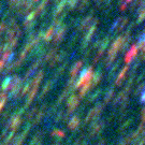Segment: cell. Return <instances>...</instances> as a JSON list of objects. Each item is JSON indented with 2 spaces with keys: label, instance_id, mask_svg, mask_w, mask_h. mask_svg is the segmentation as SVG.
<instances>
[{
  "label": "cell",
  "instance_id": "obj_1",
  "mask_svg": "<svg viewBox=\"0 0 145 145\" xmlns=\"http://www.w3.org/2000/svg\"><path fill=\"white\" fill-rule=\"evenodd\" d=\"M137 52H138V46H137V45H133V46L131 47L129 51L127 52V54H126V56H125V61L127 62V63H129V62L133 59V57L137 55Z\"/></svg>",
  "mask_w": 145,
  "mask_h": 145
},
{
  "label": "cell",
  "instance_id": "obj_2",
  "mask_svg": "<svg viewBox=\"0 0 145 145\" xmlns=\"http://www.w3.org/2000/svg\"><path fill=\"white\" fill-rule=\"evenodd\" d=\"M126 24H127V20H126V18H124V17L118 18V20L114 23V25H113V29H114V30H120V29H121Z\"/></svg>",
  "mask_w": 145,
  "mask_h": 145
},
{
  "label": "cell",
  "instance_id": "obj_3",
  "mask_svg": "<svg viewBox=\"0 0 145 145\" xmlns=\"http://www.w3.org/2000/svg\"><path fill=\"white\" fill-rule=\"evenodd\" d=\"M65 32H66V28L65 27H62V28H58L57 32L55 33V36H54V41L55 42H58L60 41L62 39V37L65 35Z\"/></svg>",
  "mask_w": 145,
  "mask_h": 145
},
{
  "label": "cell",
  "instance_id": "obj_4",
  "mask_svg": "<svg viewBox=\"0 0 145 145\" xmlns=\"http://www.w3.org/2000/svg\"><path fill=\"white\" fill-rule=\"evenodd\" d=\"M53 32H54V26L50 27V29L44 33V36H43V39L45 40V41H48L53 36Z\"/></svg>",
  "mask_w": 145,
  "mask_h": 145
},
{
  "label": "cell",
  "instance_id": "obj_5",
  "mask_svg": "<svg viewBox=\"0 0 145 145\" xmlns=\"http://www.w3.org/2000/svg\"><path fill=\"white\" fill-rule=\"evenodd\" d=\"M82 67V61H78L76 62L74 66H73L72 70H71V75H74V74H76V72L78 71V69Z\"/></svg>",
  "mask_w": 145,
  "mask_h": 145
},
{
  "label": "cell",
  "instance_id": "obj_6",
  "mask_svg": "<svg viewBox=\"0 0 145 145\" xmlns=\"http://www.w3.org/2000/svg\"><path fill=\"white\" fill-rule=\"evenodd\" d=\"M127 70H128L127 68H124V69L121 70V72H120V74H119V76L117 78V82H116V83H117V84L120 83V82H121V81L124 80V78H125V75H126V73H127Z\"/></svg>",
  "mask_w": 145,
  "mask_h": 145
},
{
  "label": "cell",
  "instance_id": "obj_7",
  "mask_svg": "<svg viewBox=\"0 0 145 145\" xmlns=\"http://www.w3.org/2000/svg\"><path fill=\"white\" fill-rule=\"evenodd\" d=\"M145 18V8L141 10L140 14H139V22H142Z\"/></svg>",
  "mask_w": 145,
  "mask_h": 145
},
{
  "label": "cell",
  "instance_id": "obj_8",
  "mask_svg": "<svg viewBox=\"0 0 145 145\" xmlns=\"http://www.w3.org/2000/svg\"><path fill=\"white\" fill-rule=\"evenodd\" d=\"M90 21H91V18H90V17H87V18H86V20L82 23V26H81V27H82V28H86V26H87L88 24L90 23Z\"/></svg>",
  "mask_w": 145,
  "mask_h": 145
},
{
  "label": "cell",
  "instance_id": "obj_9",
  "mask_svg": "<svg viewBox=\"0 0 145 145\" xmlns=\"http://www.w3.org/2000/svg\"><path fill=\"white\" fill-rule=\"evenodd\" d=\"M5 22H2L1 24H0V35H1V32L5 30Z\"/></svg>",
  "mask_w": 145,
  "mask_h": 145
},
{
  "label": "cell",
  "instance_id": "obj_10",
  "mask_svg": "<svg viewBox=\"0 0 145 145\" xmlns=\"http://www.w3.org/2000/svg\"><path fill=\"white\" fill-rule=\"evenodd\" d=\"M130 1H132V0H124L125 3H127V2H130Z\"/></svg>",
  "mask_w": 145,
  "mask_h": 145
},
{
  "label": "cell",
  "instance_id": "obj_11",
  "mask_svg": "<svg viewBox=\"0 0 145 145\" xmlns=\"http://www.w3.org/2000/svg\"><path fill=\"white\" fill-rule=\"evenodd\" d=\"M33 1H37V0H33Z\"/></svg>",
  "mask_w": 145,
  "mask_h": 145
}]
</instances>
